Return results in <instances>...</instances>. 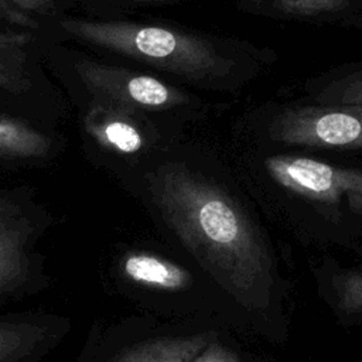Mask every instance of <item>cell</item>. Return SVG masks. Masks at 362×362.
Wrapping results in <instances>:
<instances>
[{
    "label": "cell",
    "mask_w": 362,
    "mask_h": 362,
    "mask_svg": "<svg viewBox=\"0 0 362 362\" xmlns=\"http://www.w3.org/2000/svg\"><path fill=\"white\" fill-rule=\"evenodd\" d=\"M59 25L71 37L189 81L219 78L232 66L209 41L167 27L83 18H65Z\"/></svg>",
    "instance_id": "7a4b0ae2"
},
{
    "label": "cell",
    "mask_w": 362,
    "mask_h": 362,
    "mask_svg": "<svg viewBox=\"0 0 362 362\" xmlns=\"http://www.w3.org/2000/svg\"><path fill=\"white\" fill-rule=\"evenodd\" d=\"M191 362H240V359L223 345L209 342Z\"/></svg>",
    "instance_id": "2e32d148"
},
{
    "label": "cell",
    "mask_w": 362,
    "mask_h": 362,
    "mask_svg": "<svg viewBox=\"0 0 362 362\" xmlns=\"http://www.w3.org/2000/svg\"><path fill=\"white\" fill-rule=\"evenodd\" d=\"M0 20L27 28H38V23L28 13L21 11L7 0H0Z\"/></svg>",
    "instance_id": "e0dca14e"
},
{
    "label": "cell",
    "mask_w": 362,
    "mask_h": 362,
    "mask_svg": "<svg viewBox=\"0 0 362 362\" xmlns=\"http://www.w3.org/2000/svg\"><path fill=\"white\" fill-rule=\"evenodd\" d=\"M212 339V334L165 337L144 341L115 362H191Z\"/></svg>",
    "instance_id": "9c48e42d"
},
{
    "label": "cell",
    "mask_w": 362,
    "mask_h": 362,
    "mask_svg": "<svg viewBox=\"0 0 362 362\" xmlns=\"http://www.w3.org/2000/svg\"><path fill=\"white\" fill-rule=\"evenodd\" d=\"M348 197L352 198V201H359V206H362V171L356 170L354 182H352V188L348 192Z\"/></svg>",
    "instance_id": "d6986e66"
},
{
    "label": "cell",
    "mask_w": 362,
    "mask_h": 362,
    "mask_svg": "<svg viewBox=\"0 0 362 362\" xmlns=\"http://www.w3.org/2000/svg\"><path fill=\"white\" fill-rule=\"evenodd\" d=\"M33 41L30 33L0 31V89L21 95L31 89L27 47Z\"/></svg>",
    "instance_id": "8fae6325"
},
{
    "label": "cell",
    "mask_w": 362,
    "mask_h": 362,
    "mask_svg": "<svg viewBox=\"0 0 362 362\" xmlns=\"http://www.w3.org/2000/svg\"><path fill=\"white\" fill-rule=\"evenodd\" d=\"M272 4L287 14L314 16L339 11L349 4V0H272Z\"/></svg>",
    "instance_id": "5bb4252c"
},
{
    "label": "cell",
    "mask_w": 362,
    "mask_h": 362,
    "mask_svg": "<svg viewBox=\"0 0 362 362\" xmlns=\"http://www.w3.org/2000/svg\"><path fill=\"white\" fill-rule=\"evenodd\" d=\"M52 141L27 122L0 112V158L38 160L49 154Z\"/></svg>",
    "instance_id": "30bf717a"
},
{
    "label": "cell",
    "mask_w": 362,
    "mask_h": 362,
    "mask_svg": "<svg viewBox=\"0 0 362 362\" xmlns=\"http://www.w3.org/2000/svg\"><path fill=\"white\" fill-rule=\"evenodd\" d=\"M269 174L281 187L317 202H337L348 194L356 170L334 167L308 157L272 156L266 158Z\"/></svg>",
    "instance_id": "5b68a950"
},
{
    "label": "cell",
    "mask_w": 362,
    "mask_h": 362,
    "mask_svg": "<svg viewBox=\"0 0 362 362\" xmlns=\"http://www.w3.org/2000/svg\"><path fill=\"white\" fill-rule=\"evenodd\" d=\"M76 71L85 86L98 100L112 102L130 109L165 110L181 106L189 99L180 88L120 66L81 61L76 64Z\"/></svg>",
    "instance_id": "277c9868"
},
{
    "label": "cell",
    "mask_w": 362,
    "mask_h": 362,
    "mask_svg": "<svg viewBox=\"0 0 362 362\" xmlns=\"http://www.w3.org/2000/svg\"><path fill=\"white\" fill-rule=\"evenodd\" d=\"M28 235L20 208L0 197V293L16 288L28 276Z\"/></svg>",
    "instance_id": "52a82bcc"
},
{
    "label": "cell",
    "mask_w": 362,
    "mask_h": 362,
    "mask_svg": "<svg viewBox=\"0 0 362 362\" xmlns=\"http://www.w3.org/2000/svg\"><path fill=\"white\" fill-rule=\"evenodd\" d=\"M334 293L338 308L349 315L362 314V272H345L335 276Z\"/></svg>",
    "instance_id": "4fadbf2b"
},
{
    "label": "cell",
    "mask_w": 362,
    "mask_h": 362,
    "mask_svg": "<svg viewBox=\"0 0 362 362\" xmlns=\"http://www.w3.org/2000/svg\"><path fill=\"white\" fill-rule=\"evenodd\" d=\"M334 95L344 105H362V71L345 78Z\"/></svg>",
    "instance_id": "9a60e30c"
},
{
    "label": "cell",
    "mask_w": 362,
    "mask_h": 362,
    "mask_svg": "<svg viewBox=\"0 0 362 362\" xmlns=\"http://www.w3.org/2000/svg\"><path fill=\"white\" fill-rule=\"evenodd\" d=\"M134 1H157V0H134Z\"/></svg>",
    "instance_id": "ffe728a7"
},
{
    "label": "cell",
    "mask_w": 362,
    "mask_h": 362,
    "mask_svg": "<svg viewBox=\"0 0 362 362\" xmlns=\"http://www.w3.org/2000/svg\"><path fill=\"white\" fill-rule=\"evenodd\" d=\"M137 112L112 102L98 100L85 116V129L103 147L122 154H134L146 146V133Z\"/></svg>",
    "instance_id": "8992f818"
},
{
    "label": "cell",
    "mask_w": 362,
    "mask_h": 362,
    "mask_svg": "<svg viewBox=\"0 0 362 362\" xmlns=\"http://www.w3.org/2000/svg\"><path fill=\"white\" fill-rule=\"evenodd\" d=\"M40 338V329L28 325L0 324V362H13Z\"/></svg>",
    "instance_id": "7c38bea8"
},
{
    "label": "cell",
    "mask_w": 362,
    "mask_h": 362,
    "mask_svg": "<svg viewBox=\"0 0 362 362\" xmlns=\"http://www.w3.org/2000/svg\"><path fill=\"white\" fill-rule=\"evenodd\" d=\"M150 189L165 223L225 290L245 305L267 300V247L230 195L178 164L161 165L151 174Z\"/></svg>",
    "instance_id": "6da1fadb"
},
{
    "label": "cell",
    "mask_w": 362,
    "mask_h": 362,
    "mask_svg": "<svg viewBox=\"0 0 362 362\" xmlns=\"http://www.w3.org/2000/svg\"><path fill=\"white\" fill-rule=\"evenodd\" d=\"M274 140L310 147H362V105L303 106L281 112L270 126Z\"/></svg>",
    "instance_id": "3957f363"
},
{
    "label": "cell",
    "mask_w": 362,
    "mask_h": 362,
    "mask_svg": "<svg viewBox=\"0 0 362 362\" xmlns=\"http://www.w3.org/2000/svg\"><path fill=\"white\" fill-rule=\"evenodd\" d=\"M122 269L132 281L148 288L180 291L192 283L191 273L178 263L144 252L126 255Z\"/></svg>",
    "instance_id": "ba28073f"
},
{
    "label": "cell",
    "mask_w": 362,
    "mask_h": 362,
    "mask_svg": "<svg viewBox=\"0 0 362 362\" xmlns=\"http://www.w3.org/2000/svg\"><path fill=\"white\" fill-rule=\"evenodd\" d=\"M17 8L25 13H35L42 16L54 14L57 10V1L55 0H7Z\"/></svg>",
    "instance_id": "ac0fdd59"
}]
</instances>
